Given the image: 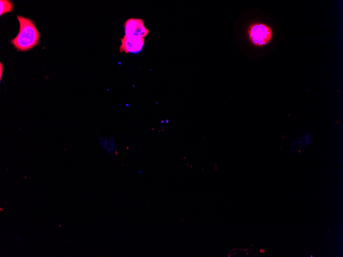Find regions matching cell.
I'll list each match as a JSON object with an SVG mask.
<instances>
[{
  "mask_svg": "<svg viewBox=\"0 0 343 257\" xmlns=\"http://www.w3.org/2000/svg\"><path fill=\"white\" fill-rule=\"evenodd\" d=\"M125 35L128 36L146 37L149 29L144 25V21L140 18H130L124 24Z\"/></svg>",
  "mask_w": 343,
  "mask_h": 257,
  "instance_id": "3",
  "label": "cell"
},
{
  "mask_svg": "<svg viewBox=\"0 0 343 257\" xmlns=\"http://www.w3.org/2000/svg\"><path fill=\"white\" fill-rule=\"evenodd\" d=\"M120 52L126 53H138L140 52L145 43L144 37L124 35L121 39Z\"/></svg>",
  "mask_w": 343,
  "mask_h": 257,
  "instance_id": "4",
  "label": "cell"
},
{
  "mask_svg": "<svg viewBox=\"0 0 343 257\" xmlns=\"http://www.w3.org/2000/svg\"><path fill=\"white\" fill-rule=\"evenodd\" d=\"M17 18L20 24L19 32L10 42L18 51H28L37 45L40 33L32 19L19 15Z\"/></svg>",
  "mask_w": 343,
  "mask_h": 257,
  "instance_id": "1",
  "label": "cell"
},
{
  "mask_svg": "<svg viewBox=\"0 0 343 257\" xmlns=\"http://www.w3.org/2000/svg\"><path fill=\"white\" fill-rule=\"evenodd\" d=\"M13 4L10 1H0V15L2 16L5 13L10 12L12 11Z\"/></svg>",
  "mask_w": 343,
  "mask_h": 257,
  "instance_id": "6",
  "label": "cell"
},
{
  "mask_svg": "<svg viewBox=\"0 0 343 257\" xmlns=\"http://www.w3.org/2000/svg\"><path fill=\"white\" fill-rule=\"evenodd\" d=\"M99 146L109 155L116 157L118 154V146L115 136L98 137Z\"/></svg>",
  "mask_w": 343,
  "mask_h": 257,
  "instance_id": "5",
  "label": "cell"
},
{
  "mask_svg": "<svg viewBox=\"0 0 343 257\" xmlns=\"http://www.w3.org/2000/svg\"><path fill=\"white\" fill-rule=\"evenodd\" d=\"M247 35L251 43L258 47L268 44L273 37V31L268 25L262 23L251 24L247 29Z\"/></svg>",
  "mask_w": 343,
  "mask_h": 257,
  "instance_id": "2",
  "label": "cell"
},
{
  "mask_svg": "<svg viewBox=\"0 0 343 257\" xmlns=\"http://www.w3.org/2000/svg\"><path fill=\"white\" fill-rule=\"evenodd\" d=\"M3 69H4V66L2 64V63L1 62V63H0V71H1L0 76H1V77H2V75Z\"/></svg>",
  "mask_w": 343,
  "mask_h": 257,
  "instance_id": "7",
  "label": "cell"
}]
</instances>
